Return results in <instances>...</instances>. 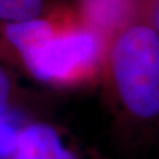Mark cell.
<instances>
[{"label":"cell","instance_id":"obj_1","mask_svg":"<svg viewBox=\"0 0 159 159\" xmlns=\"http://www.w3.org/2000/svg\"><path fill=\"white\" fill-rule=\"evenodd\" d=\"M110 92L120 113L137 125L159 124V33L132 23L106 50Z\"/></svg>","mask_w":159,"mask_h":159},{"label":"cell","instance_id":"obj_2","mask_svg":"<svg viewBox=\"0 0 159 159\" xmlns=\"http://www.w3.org/2000/svg\"><path fill=\"white\" fill-rule=\"evenodd\" d=\"M105 54L102 35L81 20L58 19L51 33L19 58L37 80L68 86L96 73Z\"/></svg>","mask_w":159,"mask_h":159},{"label":"cell","instance_id":"obj_3","mask_svg":"<svg viewBox=\"0 0 159 159\" xmlns=\"http://www.w3.org/2000/svg\"><path fill=\"white\" fill-rule=\"evenodd\" d=\"M11 159H96L86 158L65 143L61 134L50 124H24Z\"/></svg>","mask_w":159,"mask_h":159},{"label":"cell","instance_id":"obj_4","mask_svg":"<svg viewBox=\"0 0 159 159\" xmlns=\"http://www.w3.org/2000/svg\"><path fill=\"white\" fill-rule=\"evenodd\" d=\"M133 11L134 0H81V21L102 37L132 24Z\"/></svg>","mask_w":159,"mask_h":159},{"label":"cell","instance_id":"obj_5","mask_svg":"<svg viewBox=\"0 0 159 159\" xmlns=\"http://www.w3.org/2000/svg\"><path fill=\"white\" fill-rule=\"evenodd\" d=\"M47 0H0V23L14 24L43 17Z\"/></svg>","mask_w":159,"mask_h":159},{"label":"cell","instance_id":"obj_6","mask_svg":"<svg viewBox=\"0 0 159 159\" xmlns=\"http://www.w3.org/2000/svg\"><path fill=\"white\" fill-rule=\"evenodd\" d=\"M23 125L11 111L0 113V159H11Z\"/></svg>","mask_w":159,"mask_h":159},{"label":"cell","instance_id":"obj_7","mask_svg":"<svg viewBox=\"0 0 159 159\" xmlns=\"http://www.w3.org/2000/svg\"><path fill=\"white\" fill-rule=\"evenodd\" d=\"M12 96V84L8 74L0 65V113L10 110Z\"/></svg>","mask_w":159,"mask_h":159},{"label":"cell","instance_id":"obj_8","mask_svg":"<svg viewBox=\"0 0 159 159\" xmlns=\"http://www.w3.org/2000/svg\"><path fill=\"white\" fill-rule=\"evenodd\" d=\"M159 33V0H156L153 8L151 11V24H150Z\"/></svg>","mask_w":159,"mask_h":159}]
</instances>
